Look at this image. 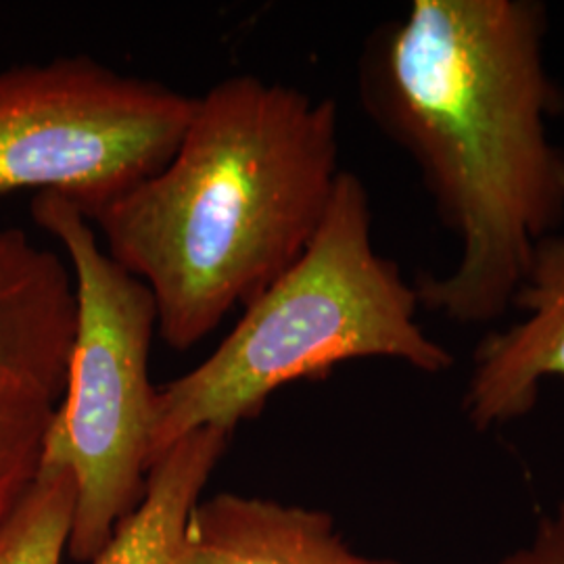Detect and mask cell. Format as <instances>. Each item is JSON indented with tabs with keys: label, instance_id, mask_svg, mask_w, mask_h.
<instances>
[{
	"label": "cell",
	"instance_id": "1",
	"mask_svg": "<svg viewBox=\"0 0 564 564\" xmlns=\"http://www.w3.org/2000/svg\"><path fill=\"white\" fill-rule=\"evenodd\" d=\"M545 34L535 0H414L364 42V111L416 163L463 249L449 274L414 282L452 323L512 310L535 245L564 220V149L547 134L564 95Z\"/></svg>",
	"mask_w": 564,
	"mask_h": 564
},
{
	"label": "cell",
	"instance_id": "2",
	"mask_svg": "<svg viewBox=\"0 0 564 564\" xmlns=\"http://www.w3.org/2000/svg\"><path fill=\"white\" fill-rule=\"evenodd\" d=\"M339 174L333 99L237 74L195 97L155 174L88 220L151 291L163 343L186 351L300 260Z\"/></svg>",
	"mask_w": 564,
	"mask_h": 564
},
{
	"label": "cell",
	"instance_id": "3",
	"mask_svg": "<svg viewBox=\"0 0 564 564\" xmlns=\"http://www.w3.org/2000/svg\"><path fill=\"white\" fill-rule=\"evenodd\" d=\"M419 307L414 284L375 249L362 178L341 170L300 260L242 307L199 366L158 387L151 466L199 429L232 435L276 389L324 379L339 364L389 358L429 375L452 368L454 356L416 323Z\"/></svg>",
	"mask_w": 564,
	"mask_h": 564
},
{
	"label": "cell",
	"instance_id": "4",
	"mask_svg": "<svg viewBox=\"0 0 564 564\" xmlns=\"http://www.w3.org/2000/svg\"><path fill=\"white\" fill-rule=\"evenodd\" d=\"M32 218L63 249L76 286V333L42 460L74 475L67 554L86 564L101 554L147 489L158 400L149 358L158 310L151 291L102 249L76 203L39 193Z\"/></svg>",
	"mask_w": 564,
	"mask_h": 564
},
{
	"label": "cell",
	"instance_id": "5",
	"mask_svg": "<svg viewBox=\"0 0 564 564\" xmlns=\"http://www.w3.org/2000/svg\"><path fill=\"white\" fill-rule=\"evenodd\" d=\"M193 102L86 55L0 69V193H57L90 218L172 158Z\"/></svg>",
	"mask_w": 564,
	"mask_h": 564
},
{
	"label": "cell",
	"instance_id": "6",
	"mask_svg": "<svg viewBox=\"0 0 564 564\" xmlns=\"http://www.w3.org/2000/svg\"><path fill=\"white\" fill-rule=\"evenodd\" d=\"M519 323L485 335L473 354L464 412L479 431L533 412L545 379H564V235L535 245L512 310Z\"/></svg>",
	"mask_w": 564,
	"mask_h": 564
},
{
	"label": "cell",
	"instance_id": "7",
	"mask_svg": "<svg viewBox=\"0 0 564 564\" xmlns=\"http://www.w3.org/2000/svg\"><path fill=\"white\" fill-rule=\"evenodd\" d=\"M76 312L65 256L0 228V379L41 384L61 400Z\"/></svg>",
	"mask_w": 564,
	"mask_h": 564
},
{
	"label": "cell",
	"instance_id": "8",
	"mask_svg": "<svg viewBox=\"0 0 564 564\" xmlns=\"http://www.w3.org/2000/svg\"><path fill=\"white\" fill-rule=\"evenodd\" d=\"M182 564H402L351 550L330 514L218 494L195 506Z\"/></svg>",
	"mask_w": 564,
	"mask_h": 564
},
{
	"label": "cell",
	"instance_id": "9",
	"mask_svg": "<svg viewBox=\"0 0 564 564\" xmlns=\"http://www.w3.org/2000/svg\"><path fill=\"white\" fill-rule=\"evenodd\" d=\"M230 433L199 429L153 463L141 505L93 564H182L186 527L228 447Z\"/></svg>",
	"mask_w": 564,
	"mask_h": 564
},
{
	"label": "cell",
	"instance_id": "10",
	"mask_svg": "<svg viewBox=\"0 0 564 564\" xmlns=\"http://www.w3.org/2000/svg\"><path fill=\"white\" fill-rule=\"evenodd\" d=\"M57 403L41 384L0 379V531L39 479Z\"/></svg>",
	"mask_w": 564,
	"mask_h": 564
},
{
	"label": "cell",
	"instance_id": "11",
	"mask_svg": "<svg viewBox=\"0 0 564 564\" xmlns=\"http://www.w3.org/2000/svg\"><path fill=\"white\" fill-rule=\"evenodd\" d=\"M74 508L76 481L72 470L42 460L36 484L0 531V564H63Z\"/></svg>",
	"mask_w": 564,
	"mask_h": 564
},
{
	"label": "cell",
	"instance_id": "12",
	"mask_svg": "<svg viewBox=\"0 0 564 564\" xmlns=\"http://www.w3.org/2000/svg\"><path fill=\"white\" fill-rule=\"evenodd\" d=\"M491 564H564V502L540 521L529 544Z\"/></svg>",
	"mask_w": 564,
	"mask_h": 564
}]
</instances>
